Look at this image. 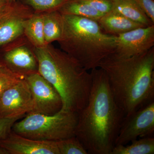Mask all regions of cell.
<instances>
[{
  "mask_svg": "<svg viewBox=\"0 0 154 154\" xmlns=\"http://www.w3.org/2000/svg\"><path fill=\"white\" fill-rule=\"evenodd\" d=\"M91 73L92 88L87 105L78 113L75 135L88 154H111L125 115L116 102L105 72L98 68Z\"/></svg>",
  "mask_w": 154,
  "mask_h": 154,
  "instance_id": "1",
  "label": "cell"
},
{
  "mask_svg": "<svg viewBox=\"0 0 154 154\" xmlns=\"http://www.w3.org/2000/svg\"><path fill=\"white\" fill-rule=\"evenodd\" d=\"M99 68L106 73L114 99L125 116L154 101V47L131 57L112 54Z\"/></svg>",
  "mask_w": 154,
  "mask_h": 154,
  "instance_id": "2",
  "label": "cell"
},
{
  "mask_svg": "<svg viewBox=\"0 0 154 154\" xmlns=\"http://www.w3.org/2000/svg\"><path fill=\"white\" fill-rule=\"evenodd\" d=\"M38 72L57 91L60 110L79 113L88 103L92 85L91 73L75 58L51 45L36 47Z\"/></svg>",
  "mask_w": 154,
  "mask_h": 154,
  "instance_id": "3",
  "label": "cell"
},
{
  "mask_svg": "<svg viewBox=\"0 0 154 154\" xmlns=\"http://www.w3.org/2000/svg\"><path fill=\"white\" fill-rule=\"evenodd\" d=\"M63 32L59 40L64 51L89 71L115 51L117 36L104 32L98 22L85 17L62 15Z\"/></svg>",
  "mask_w": 154,
  "mask_h": 154,
  "instance_id": "4",
  "label": "cell"
},
{
  "mask_svg": "<svg viewBox=\"0 0 154 154\" xmlns=\"http://www.w3.org/2000/svg\"><path fill=\"white\" fill-rule=\"evenodd\" d=\"M78 113L62 110L52 115L27 113L14 123L12 131L22 136L36 140L57 141L74 136Z\"/></svg>",
  "mask_w": 154,
  "mask_h": 154,
  "instance_id": "5",
  "label": "cell"
},
{
  "mask_svg": "<svg viewBox=\"0 0 154 154\" xmlns=\"http://www.w3.org/2000/svg\"><path fill=\"white\" fill-rule=\"evenodd\" d=\"M154 101L150 102L125 116L122 122L115 146L125 145L138 138L153 137Z\"/></svg>",
  "mask_w": 154,
  "mask_h": 154,
  "instance_id": "6",
  "label": "cell"
},
{
  "mask_svg": "<svg viewBox=\"0 0 154 154\" xmlns=\"http://www.w3.org/2000/svg\"><path fill=\"white\" fill-rule=\"evenodd\" d=\"M32 97L33 106L30 113L52 115L60 111L62 101L57 91L38 72L25 77Z\"/></svg>",
  "mask_w": 154,
  "mask_h": 154,
  "instance_id": "7",
  "label": "cell"
},
{
  "mask_svg": "<svg viewBox=\"0 0 154 154\" xmlns=\"http://www.w3.org/2000/svg\"><path fill=\"white\" fill-rule=\"evenodd\" d=\"M33 97L25 79L6 90L0 98V118L26 115L33 109Z\"/></svg>",
  "mask_w": 154,
  "mask_h": 154,
  "instance_id": "8",
  "label": "cell"
},
{
  "mask_svg": "<svg viewBox=\"0 0 154 154\" xmlns=\"http://www.w3.org/2000/svg\"><path fill=\"white\" fill-rule=\"evenodd\" d=\"M154 47V25L141 27L117 36L113 53L121 57L143 54Z\"/></svg>",
  "mask_w": 154,
  "mask_h": 154,
  "instance_id": "9",
  "label": "cell"
},
{
  "mask_svg": "<svg viewBox=\"0 0 154 154\" xmlns=\"http://www.w3.org/2000/svg\"><path fill=\"white\" fill-rule=\"evenodd\" d=\"M0 146L9 154H60L56 141L36 140L11 131L0 140Z\"/></svg>",
  "mask_w": 154,
  "mask_h": 154,
  "instance_id": "10",
  "label": "cell"
},
{
  "mask_svg": "<svg viewBox=\"0 0 154 154\" xmlns=\"http://www.w3.org/2000/svg\"><path fill=\"white\" fill-rule=\"evenodd\" d=\"M14 72L26 77L38 72V65L34 53L25 46L7 51L2 60Z\"/></svg>",
  "mask_w": 154,
  "mask_h": 154,
  "instance_id": "11",
  "label": "cell"
},
{
  "mask_svg": "<svg viewBox=\"0 0 154 154\" xmlns=\"http://www.w3.org/2000/svg\"><path fill=\"white\" fill-rule=\"evenodd\" d=\"M97 22L105 33L116 36L134 29L146 27L113 11L104 14Z\"/></svg>",
  "mask_w": 154,
  "mask_h": 154,
  "instance_id": "12",
  "label": "cell"
},
{
  "mask_svg": "<svg viewBox=\"0 0 154 154\" xmlns=\"http://www.w3.org/2000/svg\"><path fill=\"white\" fill-rule=\"evenodd\" d=\"M0 20V47L11 42L22 35L24 32L26 20L12 12Z\"/></svg>",
  "mask_w": 154,
  "mask_h": 154,
  "instance_id": "13",
  "label": "cell"
},
{
  "mask_svg": "<svg viewBox=\"0 0 154 154\" xmlns=\"http://www.w3.org/2000/svg\"><path fill=\"white\" fill-rule=\"evenodd\" d=\"M113 11L146 27L154 25L134 0H112Z\"/></svg>",
  "mask_w": 154,
  "mask_h": 154,
  "instance_id": "14",
  "label": "cell"
},
{
  "mask_svg": "<svg viewBox=\"0 0 154 154\" xmlns=\"http://www.w3.org/2000/svg\"><path fill=\"white\" fill-rule=\"evenodd\" d=\"M43 31L46 43L59 41L63 32L62 16L58 11H51L43 16Z\"/></svg>",
  "mask_w": 154,
  "mask_h": 154,
  "instance_id": "15",
  "label": "cell"
},
{
  "mask_svg": "<svg viewBox=\"0 0 154 154\" xmlns=\"http://www.w3.org/2000/svg\"><path fill=\"white\" fill-rule=\"evenodd\" d=\"M58 11L62 15H75L96 21L104 15L81 0H69Z\"/></svg>",
  "mask_w": 154,
  "mask_h": 154,
  "instance_id": "16",
  "label": "cell"
},
{
  "mask_svg": "<svg viewBox=\"0 0 154 154\" xmlns=\"http://www.w3.org/2000/svg\"><path fill=\"white\" fill-rule=\"evenodd\" d=\"M154 138L147 137L131 141L129 145H115L111 154H153Z\"/></svg>",
  "mask_w": 154,
  "mask_h": 154,
  "instance_id": "17",
  "label": "cell"
},
{
  "mask_svg": "<svg viewBox=\"0 0 154 154\" xmlns=\"http://www.w3.org/2000/svg\"><path fill=\"white\" fill-rule=\"evenodd\" d=\"M24 32L36 47L46 45L44 38L42 15H36L26 20Z\"/></svg>",
  "mask_w": 154,
  "mask_h": 154,
  "instance_id": "18",
  "label": "cell"
},
{
  "mask_svg": "<svg viewBox=\"0 0 154 154\" xmlns=\"http://www.w3.org/2000/svg\"><path fill=\"white\" fill-rule=\"evenodd\" d=\"M25 78L23 75L13 71L0 60V98L6 90Z\"/></svg>",
  "mask_w": 154,
  "mask_h": 154,
  "instance_id": "19",
  "label": "cell"
},
{
  "mask_svg": "<svg viewBox=\"0 0 154 154\" xmlns=\"http://www.w3.org/2000/svg\"><path fill=\"white\" fill-rule=\"evenodd\" d=\"M60 154H88L79 140L75 136L57 141Z\"/></svg>",
  "mask_w": 154,
  "mask_h": 154,
  "instance_id": "20",
  "label": "cell"
},
{
  "mask_svg": "<svg viewBox=\"0 0 154 154\" xmlns=\"http://www.w3.org/2000/svg\"><path fill=\"white\" fill-rule=\"evenodd\" d=\"M26 5L38 11H58L69 0H23Z\"/></svg>",
  "mask_w": 154,
  "mask_h": 154,
  "instance_id": "21",
  "label": "cell"
},
{
  "mask_svg": "<svg viewBox=\"0 0 154 154\" xmlns=\"http://www.w3.org/2000/svg\"><path fill=\"white\" fill-rule=\"evenodd\" d=\"M26 115L0 118V140L5 138L12 131L14 123Z\"/></svg>",
  "mask_w": 154,
  "mask_h": 154,
  "instance_id": "22",
  "label": "cell"
},
{
  "mask_svg": "<svg viewBox=\"0 0 154 154\" xmlns=\"http://www.w3.org/2000/svg\"><path fill=\"white\" fill-rule=\"evenodd\" d=\"M91 5L101 14H105L113 11L112 0H81Z\"/></svg>",
  "mask_w": 154,
  "mask_h": 154,
  "instance_id": "23",
  "label": "cell"
},
{
  "mask_svg": "<svg viewBox=\"0 0 154 154\" xmlns=\"http://www.w3.org/2000/svg\"><path fill=\"white\" fill-rule=\"evenodd\" d=\"M152 22L154 23V0H134Z\"/></svg>",
  "mask_w": 154,
  "mask_h": 154,
  "instance_id": "24",
  "label": "cell"
},
{
  "mask_svg": "<svg viewBox=\"0 0 154 154\" xmlns=\"http://www.w3.org/2000/svg\"><path fill=\"white\" fill-rule=\"evenodd\" d=\"M15 0H0V20L13 11Z\"/></svg>",
  "mask_w": 154,
  "mask_h": 154,
  "instance_id": "25",
  "label": "cell"
},
{
  "mask_svg": "<svg viewBox=\"0 0 154 154\" xmlns=\"http://www.w3.org/2000/svg\"><path fill=\"white\" fill-rule=\"evenodd\" d=\"M0 154H9V153L5 149L0 146Z\"/></svg>",
  "mask_w": 154,
  "mask_h": 154,
  "instance_id": "26",
  "label": "cell"
}]
</instances>
